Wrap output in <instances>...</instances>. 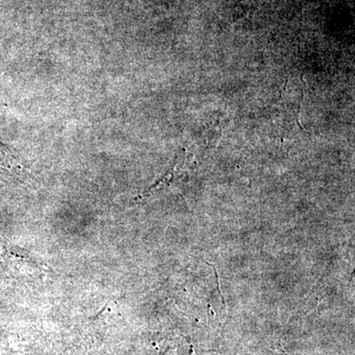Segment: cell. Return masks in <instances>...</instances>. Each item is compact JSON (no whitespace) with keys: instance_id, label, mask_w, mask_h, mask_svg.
Instances as JSON below:
<instances>
[{"instance_id":"obj_1","label":"cell","mask_w":355,"mask_h":355,"mask_svg":"<svg viewBox=\"0 0 355 355\" xmlns=\"http://www.w3.org/2000/svg\"><path fill=\"white\" fill-rule=\"evenodd\" d=\"M11 164V156L6 147L0 144V164Z\"/></svg>"},{"instance_id":"obj_2","label":"cell","mask_w":355,"mask_h":355,"mask_svg":"<svg viewBox=\"0 0 355 355\" xmlns=\"http://www.w3.org/2000/svg\"><path fill=\"white\" fill-rule=\"evenodd\" d=\"M284 355H286V354H284Z\"/></svg>"}]
</instances>
